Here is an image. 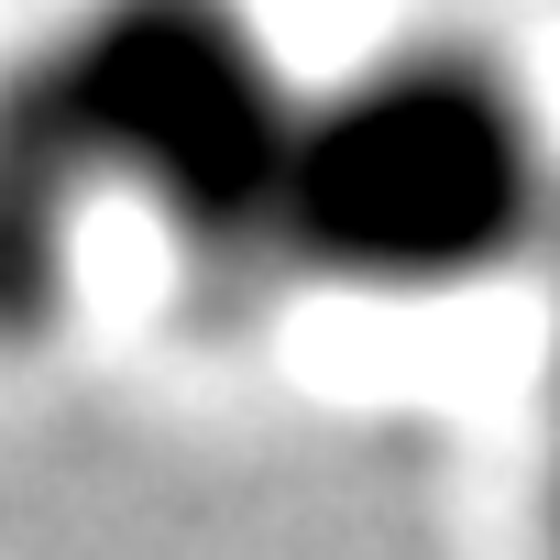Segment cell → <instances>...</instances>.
<instances>
[{
  "label": "cell",
  "instance_id": "6da1fadb",
  "mask_svg": "<svg viewBox=\"0 0 560 560\" xmlns=\"http://www.w3.org/2000/svg\"><path fill=\"white\" fill-rule=\"evenodd\" d=\"M298 89L275 78L253 23L220 12H121L0 78V341H34L67 308L89 209H143L209 308L287 298Z\"/></svg>",
  "mask_w": 560,
  "mask_h": 560
},
{
  "label": "cell",
  "instance_id": "7a4b0ae2",
  "mask_svg": "<svg viewBox=\"0 0 560 560\" xmlns=\"http://www.w3.org/2000/svg\"><path fill=\"white\" fill-rule=\"evenodd\" d=\"M560 231V132L494 45H396L298 89L275 275L319 298L429 308L538 275Z\"/></svg>",
  "mask_w": 560,
  "mask_h": 560
},
{
  "label": "cell",
  "instance_id": "3957f363",
  "mask_svg": "<svg viewBox=\"0 0 560 560\" xmlns=\"http://www.w3.org/2000/svg\"><path fill=\"white\" fill-rule=\"evenodd\" d=\"M538 287H549V374H538V538L560 560V231L538 253Z\"/></svg>",
  "mask_w": 560,
  "mask_h": 560
}]
</instances>
